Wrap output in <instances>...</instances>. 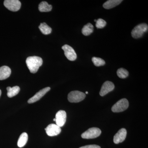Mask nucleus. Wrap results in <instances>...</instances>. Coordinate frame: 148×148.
Listing matches in <instances>:
<instances>
[{
    "label": "nucleus",
    "mask_w": 148,
    "mask_h": 148,
    "mask_svg": "<svg viewBox=\"0 0 148 148\" xmlns=\"http://www.w3.org/2000/svg\"><path fill=\"white\" fill-rule=\"evenodd\" d=\"M94 28L93 25L90 23H88L82 28V32L83 34L85 36H89L93 32Z\"/></svg>",
    "instance_id": "18"
},
{
    "label": "nucleus",
    "mask_w": 148,
    "mask_h": 148,
    "mask_svg": "<svg viewBox=\"0 0 148 148\" xmlns=\"http://www.w3.org/2000/svg\"><path fill=\"white\" fill-rule=\"evenodd\" d=\"M64 50V54L66 58L71 61H74L76 59L77 56L73 49L68 45H65L62 47Z\"/></svg>",
    "instance_id": "7"
},
{
    "label": "nucleus",
    "mask_w": 148,
    "mask_h": 148,
    "mask_svg": "<svg viewBox=\"0 0 148 148\" xmlns=\"http://www.w3.org/2000/svg\"><path fill=\"white\" fill-rule=\"evenodd\" d=\"M28 140V135L26 132H23L20 135L17 142V145L19 147H23L27 144Z\"/></svg>",
    "instance_id": "15"
},
{
    "label": "nucleus",
    "mask_w": 148,
    "mask_h": 148,
    "mask_svg": "<svg viewBox=\"0 0 148 148\" xmlns=\"http://www.w3.org/2000/svg\"><path fill=\"white\" fill-rule=\"evenodd\" d=\"M42 58L38 56H29L26 60V64L30 72L35 73L42 65Z\"/></svg>",
    "instance_id": "1"
},
{
    "label": "nucleus",
    "mask_w": 148,
    "mask_h": 148,
    "mask_svg": "<svg viewBox=\"0 0 148 148\" xmlns=\"http://www.w3.org/2000/svg\"><path fill=\"white\" fill-rule=\"evenodd\" d=\"M20 88L18 86H14L11 87L9 86L7 88V95L9 98H12L18 94L20 91Z\"/></svg>",
    "instance_id": "16"
},
{
    "label": "nucleus",
    "mask_w": 148,
    "mask_h": 148,
    "mask_svg": "<svg viewBox=\"0 0 148 148\" xmlns=\"http://www.w3.org/2000/svg\"><path fill=\"white\" fill-rule=\"evenodd\" d=\"M66 113L65 111L59 110L56 115V124L59 127L64 126L66 120Z\"/></svg>",
    "instance_id": "9"
},
{
    "label": "nucleus",
    "mask_w": 148,
    "mask_h": 148,
    "mask_svg": "<svg viewBox=\"0 0 148 148\" xmlns=\"http://www.w3.org/2000/svg\"><path fill=\"white\" fill-rule=\"evenodd\" d=\"M45 130L47 135L51 137L59 135L61 131V127L53 123L48 125L46 128H45Z\"/></svg>",
    "instance_id": "8"
},
{
    "label": "nucleus",
    "mask_w": 148,
    "mask_h": 148,
    "mask_svg": "<svg viewBox=\"0 0 148 148\" xmlns=\"http://www.w3.org/2000/svg\"><path fill=\"white\" fill-rule=\"evenodd\" d=\"M79 148H101L100 146L97 145H88L83 146V147H81Z\"/></svg>",
    "instance_id": "23"
},
{
    "label": "nucleus",
    "mask_w": 148,
    "mask_h": 148,
    "mask_svg": "<svg viewBox=\"0 0 148 148\" xmlns=\"http://www.w3.org/2000/svg\"><path fill=\"white\" fill-rule=\"evenodd\" d=\"M127 135V130L125 128H121L117 132L114 137V143L116 144L122 143L124 141Z\"/></svg>",
    "instance_id": "12"
},
{
    "label": "nucleus",
    "mask_w": 148,
    "mask_h": 148,
    "mask_svg": "<svg viewBox=\"0 0 148 148\" xmlns=\"http://www.w3.org/2000/svg\"><path fill=\"white\" fill-rule=\"evenodd\" d=\"M86 94L78 90H74L70 92L68 95V100L71 103H79L84 100Z\"/></svg>",
    "instance_id": "3"
},
{
    "label": "nucleus",
    "mask_w": 148,
    "mask_h": 148,
    "mask_svg": "<svg viewBox=\"0 0 148 148\" xmlns=\"http://www.w3.org/2000/svg\"><path fill=\"white\" fill-rule=\"evenodd\" d=\"M39 28L41 32L44 35H48L51 33V28L48 26L47 24L45 23H42L40 24L39 26Z\"/></svg>",
    "instance_id": "19"
},
{
    "label": "nucleus",
    "mask_w": 148,
    "mask_h": 148,
    "mask_svg": "<svg viewBox=\"0 0 148 148\" xmlns=\"http://www.w3.org/2000/svg\"><path fill=\"white\" fill-rule=\"evenodd\" d=\"M129 106V103L127 99L123 98L118 101L112 108L114 112H121L127 110Z\"/></svg>",
    "instance_id": "4"
},
{
    "label": "nucleus",
    "mask_w": 148,
    "mask_h": 148,
    "mask_svg": "<svg viewBox=\"0 0 148 148\" xmlns=\"http://www.w3.org/2000/svg\"><path fill=\"white\" fill-rule=\"evenodd\" d=\"M106 24H107V23L106 21L102 18H99L96 21L95 26L98 29H103L104 27H106Z\"/></svg>",
    "instance_id": "22"
},
{
    "label": "nucleus",
    "mask_w": 148,
    "mask_h": 148,
    "mask_svg": "<svg viewBox=\"0 0 148 148\" xmlns=\"http://www.w3.org/2000/svg\"><path fill=\"white\" fill-rule=\"evenodd\" d=\"M1 90L0 89V97H1Z\"/></svg>",
    "instance_id": "24"
},
{
    "label": "nucleus",
    "mask_w": 148,
    "mask_h": 148,
    "mask_svg": "<svg viewBox=\"0 0 148 148\" xmlns=\"http://www.w3.org/2000/svg\"><path fill=\"white\" fill-rule=\"evenodd\" d=\"M52 8V6L46 1L40 3L38 6L39 10L41 12H49L51 10Z\"/></svg>",
    "instance_id": "17"
},
{
    "label": "nucleus",
    "mask_w": 148,
    "mask_h": 148,
    "mask_svg": "<svg viewBox=\"0 0 148 148\" xmlns=\"http://www.w3.org/2000/svg\"><path fill=\"white\" fill-rule=\"evenodd\" d=\"M53 121H56V119H53Z\"/></svg>",
    "instance_id": "26"
},
{
    "label": "nucleus",
    "mask_w": 148,
    "mask_h": 148,
    "mask_svg": "<svg viewBox=\"0 0 148 148\" xmlns=\"http://www.w3.org/2000/svg\"><path fill=\"white\" fill-rule=\"evenodd\" d=\"M4 5L9 10L16 12L19 10L21 6V3L18 0H5Z\"/></svg>",
    "instance_id": "6"
},
{
    "label": "nucleus",
    "mask_w": 148,
    "mask_h": 148,
    "mask_svg": "<svg viewBox=\"0 0 148 148\" xmlns=\"http://www.w3.org/2000/svg\"><path fill=\"white\" fill-rule=\"evenodd\" d=\"M94 21H95V22H96V21H97V20H96V19H95V20H94Z\"/></svg>",
    "instance_id": "27"
},
{
    "label": "nucleus",
    "mask_w": 148,
    "mask_h": 148,
    "mask_svg": "<svg viewBox=\"0 0 148 148\" xmlns=\"http://www.w3.org/2000/svg\"><path fill=\"white\" fill-rule=\"evenodd\" d=\"M11 70L7 66L0 67V80L6 79L10 76Z\"/></svg>",
    "instance_id": "13"
},
{
    "label": "nucleus",
    "mask_w": 148,
    "mask_h": 148,
    "mask_svg": "<svg viewBox=\"0 0 148 148\" xmlns=\"http://www.w3.org/2000/svg\"><path fill=\"white\" fill-rule=\"evenodd\" d=\"M114 85L111 82L107 81L103 84L101 90H100V95L103 96L108 94L109 92L112 91L114 88Z\"/></svg>",
    "instance_id": "10"
},
{
    "label": "nucleus",
    "mask_w": 148,
    "mask_h": 148,
    "mask_svg": "<svg viewBox=\"0 0 148 148\" xmlns=\"http://www.w3.org/2000/svg\"><path fill=\"white\" fill-rule=\"evenodd\" d=\"M122 1V0H109L103 4V7L106 9H110L119 5Z\"/></svg>",
    "instance_id": "14"
},
{
    "label": "nucleus",
    "mask_w": 148,
    "mask_h": 148,
    "mask_svg": "<svg viewBox=\"0 0 148 148\" xmlns=\"http://www.w3.org/2000/svg\"><path fill=\"white\" fill-rule=\"evenodd\" d=\"M50 87H47L43 88L42 90H39L33 97L30 98L28 100V103L32 104V103H35V102L38 101L41 98H42L44 95H45L46 93L48 92L50 90Z\"/></svg>",
    "instance_id": "11"
},
{
    "label": "nucleus",
    "mask_w": 148,
    "mask_h": 148,
    "mask_svg": "<svg viewBox=\"0 0 148 148\" xmlns=\"http://www.w3.org/2000/svg\"><path fill=\"white\" fill-rule=\"evenodd\" d=\"M147 24L143 23L139 24L132 29L131 35L133 38L135 39L139 38L143 36L144 33L148 31Z\"/></svg>",
    "instance_id": "2"
},
{
    "label": "nucleus",
    "mask_w": 148,
    "mask_h": 148,
    "mask_svg": "<svg viewBox=\"0 0 148 148\" xmlns=\"http://www.w3.org/2000/svg\"><path fill=\"white\" fill-rule=\"evenodd\" d=\"M117 75L120 78L125 79L128 77L129 73L126 69L120 68L117 71Z\"/></svg>",
    "instance_id": "20"
},
{
    "label": "nucleus",
    "mask_w": 148,
    "mask_h": 148,
    "mask_svg": "<svg viewBox=\"0 0 148 148\" xmlns=\"http://www.w3.org/2000/svg\"><path fill=\"white\" fill-rule=\"evenodd\" d=\"M92 61L94 65L97 67L104 66L106 64V62L104 60L98 57H92Z\"/></svg>",
    "instance_id": "21"
},
{
    "label": "nucleus",
    "mask_w": 148,
    "mask_h": 148,
    "mask_svg": "<svg viewBox=\"0 0 148 148\" xmlns=\"http://www.w3.org/2000/svg\"><path fill=\"white\" fill-rule=\"evenodd\" d=\"M88 92L87 91H86V94H88Z\"/></svg>",
    "instance_id": "25"
},
{
    "label": "nucleus",
    "mask_w": 148,
    "mask_h": 148,
    "mask_svg": "<svg viewBox=\"0 0 148 148\" xmlns=\"http://www.w3.org/2000/svg\"><path fill=\"white\" fill-rule=\"evenodd\" d=\"M101 130L97 127H93L87 130L82 134V138L83 139H93L99 137L101 135Z\"/></svg>",
    "instance_id": "5"
}]
</instances>
